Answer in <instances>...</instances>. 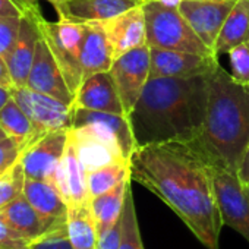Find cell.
<instances>
[{"mask_svg":"<svg viewBox=\"0 0 249 249\" xmlns=\"http://www.w3.org/2000/svg\"><path fill=\"white\" fill-rule=\"evenodd\" d=\"M131 179L157 195L207 249H220L224 226L218 211L211 163L196 141L137 147Z\"/></svg>","mask_w":249,"mask_h":249,"instance_id":"cell-1","label":"cell"},{"mask_svg":"<svg viewBox=\"0 0 249 249\" xmlns=\"http://www.w3.org/2000/svg\"><path fill=\"white\" fill-rule=\"evenodd\" d=\"M208 100V73L150 78L128 119L137 147L201 137Z\"/></svg>","mask_w":249,"mask_h":249,"instance_id":"cell-2","label":"cell"},{"mask_svg":"<svg viewBox=\"0 0 249 249\" xmlns=\"http://www.w3.org/2000/svg\"><path fill=\"white\" fill-rule=\"evenodd\" d=\"M210 163L239 170L249 145V84L220 63L208 73V100L202 134L195 140Z\"/></svg>","mask_w":249,"mask_h":249,"instance_id":"cell-3","label":"cell"},{"mask_svg":"<svg viewBox=\"0 0 249 249\" xmlns=\"http://www.w3.org/2000/svg\"><path fill=\"white\" fill-rule=\"evenodd\" d=\"M22 12H30L41 37L47 43L50 52L53 53L65 79L72 91L73 97L82 84V69H81V46L84 38V24L73 22L69 19L59 18L56 22L46 19L40 11L38 3L30 5L22 9Z\"/></svg>","mask_w":249,"mask_h":249,"instance_id":"cell-4","label":"cell"},{"mask_svg":"<svg viewBox=\"0 0 249 249\" xmlns=\"http://www.w3.org/2000/svg\"><path fill=\"white\" fill-rule=\"evenodd\" d=\"M142 9L147 21V44L150 47L215 56L178 8L166 6L159 0H145Z\"/></svg>","mask_w":249,"mask_h":249,"instance_id":"cell-5","label":"cell"},{"mask_svg":"<svg viewBox=\"0 0 249 249\" xmlns=\"http://www.w3.org/2000/svg\"><path fill=\"white\" fill-rule=\"evenodd\" d=\"M214 194L223 224L249 242V186L237 172L211 163Z\"/></svg>","mask_w":249,"mask_h":249,"instance_id":"cell-6","label":"cell"},{"mask_svg":"<svg viewBox=\"0 0 249 249\" xmlns=\"http://www.w3.org/2000/svg\"><path fill=\"white\" fill-rule=\"evenodd\" d=\"M72 128L85 131L100 138L101 141L113 147L122 159L128 161H131V157L137 150V142L132 134L129 119L124 114L73 107Z\"/></svg>","mask_w":249,"mask_h":249,"instance_id":"cell-7","label":"cell"},{"mask_svg":"<svg viewBox=\"0 0 249 249\" xmlns=\"http://www.w3.org/2000/svg\"><path fill=\"white\" fill-rule=\"evenodd\" d=\"M110 72L123 104L124 114L129 116L151 76L150 46L147 44L134 49L116 57Z\"/></svg>","mask_w":249,"mask_h":249,"instance_id":"cell-8","label":"cell"},{"mask_svg":"<svg viewBox=\"0 0 249 249\" xmlns=\"http://www.w3.org/2000/svg\"><path fill=\"white\" fill-rule=\"evenodd\" d=\"M12 97L28 114V117L44 132L71 129L73 122V106L50 95L37 92L28 87L11 89Z\"/></svg>","mask_w":249,"mask_h":249,"instance_id":"cell-9","label":"cell"},{"mask_svg":"<svg viewBox=\"0 0 249 249\" xmlns=\"http://www.w3.org/2000/svg\"><path fill=\"white\" fill-rule=\"evenodd\" d=\"M69 140V129L52 131L30 145L21 154L25 178L46 180L54 185L56 173L63 159Z\"/></svg>","mask_w":249,"mask_h":249,"instance_id":"cell-10","label":"cell"},{"mask_svg":"<svg viewBox=\"0 0 249 249\" xmlns=\"http://www.w3.org/2000/svg\"><path fill=\"white\" fill-rule=\"evenodd\" d=\"M234 3L236 0H182L178 9L205 46L213 50Z\"/></svg>","mask_w":249,"mask_h":249,"instance_id":"cell-11","label":"cell"},{"mask_svg":"<svg viewBox=\"0 0 249 249\" xmlns=\"http://www.w3.org/2000/svg\"><path fill=\"white\" fill-rule=\"evenodd\" d=\"M150 54L153 78H189L207 75L220 63L217 56H204L159 47H150Z\"/></svg>","mask_w":249,"mask_h":249,"instance_id":"cell-12","label":"cell"},{"mask_svg":"<svg viewBox=\"0 0 249 249\" xmlns=\"http://www.w3.org/2000/svg\"><path fill=\"white\" fill-rule=\"evenodd\" d=\"M27 87L37 92L57 98L66 104H73L75 97L69 89L66 79L43 37H40L37 43V52Z\"/></svg>","mask_w":249,"mask_h":249,"instance_id":"cell-13","label":"cell"},{"mask_svg":"<svg viewBox=\"0 0 249 249\" xmlns=\"http://www.w3.org/2000/svg\"><path fill=\"white\" fill-rule=\"evenodd\" d=\"M111 44L114 59L147 46V21L142 5L101 22Z\"/></svg>","mask_w":249,"mask_h":249,"instance_id":"cell-14","label":"cell"},{"mask_svg":"<svg viewBox=\"0 0 249 249\" xmlns=\"http://www.w3.org/2000/svg\"><path fill=\"white\" fill-rule=\"evenodd\" d=\"M75 108H87L94 111L124 114L114 79L110 71L94 73L82 81L79 85L73 104ZM126 116V114H124Z\"/></svg>","mask_w":249,"mask_h":249,"instance_id":"cell-15","label":"cell"},{"mask_svg":"<svg viewBox=\"0 0 249 249\" xmlns=\"http://www.w3.org/2000/svg\"><path fill=\"white\" fill-rule=\"evenodd\" d=\"M41 34L37 27V22L30 12H22L21 27L15 44L12 46L9 54L5 57L17 88L27 87V81L34 63L37 43Z\"/></svg>","mask_w":249,"mask_h":249,"instance_id":"cell-16","label":"cell"},{"mask_svg":"<svg viewBox=\"0 0 249 249\" xmlns=\"http://www.w3.org/2000/svg\"><path fill=\"white\" fill-rule=\"evenodd\" d=\"M140 5V0H63L54 9L59 18L88 24L107 21Z\"/></svg>","mask_w":249,"mask_h":249,"instance_id":"cell-17","label":"cell"},{"mask_svg":"<svg viewBox=\"0 0 249 249\" xmlns=\"http://www.w3.org/2000/svg\"><path fill=\"white\" fill-rule=\"evenodd\" d=\"M54 186L59 189L68 205L82 204L89 201L88 185H87V170L76 153V148L69 137L68 145L60 161L59 170L56 173Z\"/></svg>","mask_w":249,"mask_h":249,"instance_id":"cell-18","label":"cell"},{"mask_svg":"<svg viewBox=\"0 0 249 249\" xmlns=\"http://www.w3.org/2000/svg\"><path fill=\"white\" fill-rule=\"evenodd\" d=\"M84 38L81 46V69L82 81L94 73L110 71L114 54L111 44L107 38L104 27L101 22H88L84 24Z\"/></svg>","mask_w":249,"mask_h":249,"instance_id":"cell-19","label":"cell"},{"mask_svg":"<svg viewBox=\"0 0 249 249\" xmlns=\"http://www.w3.org/2000/svg\"><path fill=\"white\" fill-rule=\"evenodd\" d=\"M0 217L27 242H33L41 237L44 233H47L54 226H57V224H50L47 220H44L37 213V210L28 202L24 194L0 210Z\"/></svg>","mask_w":249,"mask_h":249,"instance_id":"cell-20","label":"cell"},{"mask_svg":"<svg viewBox=\"0 0 249 249\" xmlns=\"http://www.w3.org/2000/svg\"><path fill=\"white\" fill-rule=\"evenodd\" d=\"M24 195L37 213L50 224H59L68 218V202L59 189L46 180L25 179Z\"/></svg>","mask_w":249,"mask_h":249,"instance_id":"cell-21","label":"cell"},{"mask_svg":"<svg viewBox=\"0 0 249 249\" xmlns=\"http://www.w3.org/2000/svg\"><path fill=\"white\" fill-rule=\"evenodd\" d=\"M0 128L8 137L18 140L27 150L46 134L28 117L14 97L0 110Z\"/></svg>","mask_w":249,"mask_h":249,"instance_id":"cell-22","label":"cell"},{"mask_svg":"<svg viewBox=\"0 0 249 249\" xmlns=\"http://www.w3.org/2000/svg\"><path fill=\"white\" fill-rule=\"evenodd\" d=\"M69 137L76 148V153H78L87 173L94 169H98L101 166H106L111 161H119V160L128 161V160L122 159L117 154V151L113 147H110L107 142L101 141L100 138H97L85 131L71 128Z\"/></svg>","mask_w":249,"mask_h":249,"instance_id":"cell-23","label":"cell"},{"mask_svg":"<svg viewBox=\"0 0 249 249\" xmlns=\"http://www.w3.org/2000/svg\"><path fill=\"white\" fill-rule=\"evenodd\" d=\"M66 227L73 249H97L98 229L89 201L68 205Z\"/></svg>","mask_w":249,"mask_h":249,"instance_id":"cell-24","label":"cell"},{"mask_svg":"<svg viewBox=\"0 0 249 249\" xmlns=\"http://www.w3.org/2000/svg\"><path fill=\"white\" fill-rule=\"evenodd\" d=\"M132 179L128 178L120 182L113 189L97 195L89 199L91 211L95 218V224L98 229V234L107 231L120 217L124 207V199H126L128 189L131 188Z\"/></svg>","mask_w":249,"mask_h":249,"instance_id":"cell-25","label":"cell"},{"mask_svg":"<svg viewBox=\"0 0 249 249\" xmlns=\"http://www.w3.org/2000/svg\"><path fill=\"white\" fill-rule=\"evenodd\" d=\"M249 36V0H236L224 25L214 44V54L218 57L239 43L248 40Z\"/></svg>","mask_w":249,"mask_h":249,"instance_id":"cell-26","label":"cell"},{"mask_svg":"<svg viewBox=\"0 0 249 249\" xmlns=\"http://www.w3.org/2000/svg\"><path fill=\"white\" fill-rule=\"evenodd\" d=\"M128 178H131L129 161H123V160L111 161L106 166L88 172L87 185H88L89 199L113 189L114 186H117L120 182H123Z\"/></svg>","mask_w":249,"mask_h":249,"instance_id":"cell-27","label":"cell"},{"mask_svg":"<svg viewBox=\"0 0 249 249\" xmlns=\"http://www.w3.org/2000/svg\"><path fill=\"white\" fill-rule=\"evenodd\" d=\"M120 220H122V233H120L119 249H144L137 210H135V202H134V195H132V188L128 189Z\"/></svg>","mask_w":249,"mask_h":249,"instance_id":"cell-28","label":"cell"},{"mask_svg":"<svg viewBox=\"0 0 249 249\" xmlns=\"http://www.w3.org/2000/svg\"><path fill=\"white\" fill-rule=\"evenodd\" d=\"M25 179L27 178L21 160L11 166L3 175H0V210L24 194Z\"/></svg>","mask_w":249,"mask_h":249,"instance_id":"cell-29","label":"cell"},{"mask_svg":"<svg viewBox=\"0 0 249 249\" xmlns=\"http://www.w3.org/2000/svg\"><path fill=\"white\" fill-rule=\"evenodd\" d=\"M27 249H73L69 240L66 221L54 226L41 237L30 242Z\"/></svg>","mask_w":249,"mask_h":249,"instance_id":"cell-30","label":"cell"},{"mask_svg":"<svg viewBox=\"0 0 249 249\" xmlns=\"http://www.w3.org/2000/svg\"><path fill=\"white\" fill-rule=\"evenodd\" d=\"M230 62V73L234 79L249 84V43L248 40L236 44L227 52Z\"/></svg>","mask_w":249,"mask_h":249,"instance_id":"cell-31","label":"cell"},{"mask_svg":"<svg viewBox=\"0 0 249 249\" xmlns=\"http://www.w3.org/2000/svg\"><path fill=\"white\" fill-rule=\"evenodd\" d=\"M21 27L19 17H0V54L6 57L17 41Z\"/></svg>","mask_w":249,"mask_h":249,"instance_id":"cell-32","label":"cell"},{"mask_svg":"<svg viewBox=\"0 0 249 249\" xmlns=\"http://www.w3.org/2000/svg\"><path fill=\"white\" fill-rule=\"evenodd\" d=\"M24 150V145L12 137H6L0 141V175H3L19 160Z\"/></svg>","mask_w":249,"mask_h":249,"instance_id":"cell-33","label":"cell"},{"mask_svg":"<svg viewBox=\"0 0 249 249\" xmlns=\"http://www.w3.org/2000/svg\"><path fill=\"white\" fill-rule=\"evenodd\" d=\"M122 233V220L119 218L107 231L98 234L97 249H119Z\"/></svg>","mask_w":249,"mask_h":249,"instance_id":"cell-34","label":"cell"},{"mask_svg":"<svg viewBox=\"0 0 249 249\" xmlns=\"http://www.w3.org/2000/svg\"><path fill=\"white\" fill-rule=\"evenodd\" d=\"M0 243L9 245L17 249H27L30 242H27L21 234H18L11 226H8L0 217Z\"/></svg>","mask_w":249,"mask_h":249,"instance_id":"cell-35","label":"cell"},{"mask_svg":"<svg viewBox=\"0 0 249 249\" xmlns=\"http://www.w3.org/2000/svg\"><path fill=\"white\" fill-rule=\"evenodd\" d=\"M0 87H3V88H6L9 91L15 88L11 71H9V66H8V62L2 54H0Z\"/></svg>","mask_w":249,"mask_h":249,"instance_id":"cell-36","label":"cell"},{"mask_svg":"<svg viewBox=\"0 0 249 249\" xmlns=\"http://www.w3.org/2000/svg\"><path fill=\"white\" fill-rule=\"evenodd\" d=\"M0 17H22L21 9L14 0H0Z\"/></svg>","mask_w":249,"mask_h":249,"instance_id":"cell-37","label":"cell"},{"mask_svg":"<svg viewBox=\"0 0 249 249\" xmlns=\"http://www.w3.org/2000/svg\"><path fill=\"white\" fill-rule=\"evenodd\" d=\"M237 175H239V178H240L245 183L249 182V145H248V148H246V151H245V154H243V159H242V163H240V166H239Z\"/></svg>","mask_w":249,"mask_h":249,"instance_id":"cell-38","label":"cell"},{"mask_svg":"<svg viewBox=\"0 0 249 249\" xmlns=\"http://www.w3.org/2000/svg\"><path fill=\"white\" fill-rule=\"evenodd\" d=\"M14 2L17 3V6H18V8L21 9V12H22L24 8H27V6H30V5H34V3H38V0H14ZM44 2H49V3H52V5L54 6V5L63 2V0H44Z\"/></svg>","mask_w":249,"mask_h":249,"instance_id":"cell-39","label":"cell"},{"mask_svg":"<svg viewBox=\"0 0 249 249\" xmlns=\"http://www.w3.org/2000/svg\"><path fill=\"white\" fill-rule=\"evenodd\" d=\"M12 97L11 91L3 88V87H0V110H2V107L9 101V98Z\"/></svg>","mask_w":249,"mask_h":249,"instance_id":"cell-40","label":"cell"},{"mask_svg":"<svg viewBox=\"0 0 249 249\" xmlns=\"http://www.w3.org/2000/svg\"><path fill=\"white\" fill-rule=\"evenodd\" d=\"M0 249H17V248H12V246L5 245V243H0Z\"/></svg>","mask_w":249,"mask_h":249,"instance_id":"cell-41","label":"cell"},{"mask_svg":"<svg viewBox=\"0 0 249 249\" xmlns=\"http://www.w3.org/2000/svg\"><path fill=\"white\" fill-rule=\"evenodd\" d=\"M6 137H8V135L5 134V131H3L2 128H0V141H2V140H5Z\"/></svg>","mask_w":249,"mask_h":249,"instance_id":"cell-42","label":"cell"},{"mask_svg":"<svg viewBox=\"0 0 249 249\" xmlns=\"http://www.w3.org/2000/svg\"><path fill=\"white\" fill-rule=\"evenodd\" d=\"M140 2H141V3H144V2H145V0H140Z\"/></svg>","mask_w":249,"mask_h":249,"instance_id":"cell-43","label":"cell"},{"mask_svg":"<svg viewBox=\"0 0 249 249\" xmlns=\"http://www.w3.org/2000/svg\"><path fill=\"white\" fill-rule=\"evenodd\" d=\"M248 43H249V36H248Z\"/></svg>","mask_w":249,"mask_h":249,"instance_id":"cell-44","label":"cell"},{"mask_svg":"<svg viewBox=\"0 0 249 249\" xmlns=\"http://www.w3.org/2000/svg\"><path fill=\"white\" fill-rule=\"evenodd\" d=\"M248 186H249V182H248Z\"/></svg>","mask_w":249,"mask_h":249,"instance_id":"cell-45","label":"cell"}]
</instances>
